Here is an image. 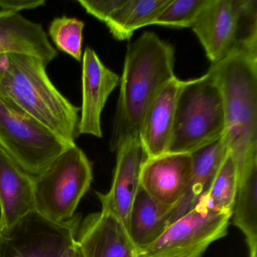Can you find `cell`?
<instances>
[{"mask_svg": "<svg viewBox=\"0 0 257 257\" xmlns=\"http://www.w3.org/2000/svg\"><path fill=\"white\" fill-rule=\"evenodd\" d=\"M208 0H171L153 25L173 28H192Z\"/></svg>", "mask_w": 257, "mask_h": 257, "instance_id": "obj_23", "label": "cell"}, {"mask_svg": "<svg viewBox=\"0 0 257 257\" xmlns=\"http://www.w3.org/2000/svg\"><path fill=\"white\" fill-rule=\"evenodd\" d=\"M45 4V0H0V9L3 11L19 13L23 10L39 8Z\"/></svg>", "mask_w": 257, "mask_h": 257, "instance_id": "obj_25", "label": "cell"}, {"mask_svg": "<svg viewBox=\"0 0 257 257\" xmlns=\"http://www.w3.org/2000/svg\"><path fill=\"white\" fill-rule=\"evenodd\" d=\"M233 223L244 234L249 256L257 252V165L248 170L237 182L233 205Z\"/></svg>", "mask_w": 257, "mask_h": 257, "instance_id": "obj_19", "label": "cell"}, {"mask_svg": "<svg viewBox=\"0 0 257 257\" xmlns=\"http://www.w3.org/2000/svg\"><path fill=\"white\" fill-rule=\"evenodd\" d=\"M223 100V138L237 169V182L257 165V56L238 54L210 64Z\"/></svg>", "mask_w": 257, "mask_h": 257, "instance_id": "obj_3", "label": "cell"}, {"mask_svg": "<svg viewBox=\"0 0 257 257\" xmlns=\"http://www.w3.org/2000/svg\"><path fill=\"white\" fill-rule=\"evenodd\" d=\"M84 27L85 23L76 18L61 16L51 22L47 34L57 49L81 61Z\"/></svg>", "mask_w": 257, "mask_h": 257, "instance_id": "obj_22", "label": "cell"}, {"mask_svg": "<svg viewBox=\"0 0 257 257\" xmlns=\"http://www.w3.org/2000/svg\"><path fill=\"white\" fill-rule=\"evenodd\" d=\"M192 173L191 154L164 153L144 161L140 186L158 202L174 207L184 195Z\"/></svg>", "mask_w": 257, "mask_h": 257, "instance_id": "obj_11", "label": "cell"}, {"mask_svg": "<svg viewBox=\"0 0 257 257\" xmlns=\"http://www.w3.org/2000/svg\"><path fill=\"white\" fill-rule=\"evenodd\" d=\"M81 215L56 222L38 212L0 229V257H61L75 240Z\"/></svg>", "mask_w": 257, "mask_h": 257, "instance_id": "obj_9", "label": "cell"}, {"mask_svg": "<svg viewBox=\"0 0 257 257\" xmlns=\"http://www.w3.org/2000/svg\"><path fill=\"white\" fill-rule=\"evenodd\" d=\"M38 58L0 53V97L70 145L79 135L80 108L55 87Z\"/></svg>", "mask_w": 257, "mask_h": 257, "instance_id": "obj_2", "label": "cell"}, {"mask_svg": "<svg viewBox=\"0 0 257 257\" xmlns=\"http://www.w3.org/2000/svg\"><path fill=\"white\" fill-rule=\"evenodd\" d=\"M237 189V169L232 156L228 151L210 189L202 197L212 208L221 213L231 214Z\"/></svg>", "mask_w": 257, "mask_h": 257, "instance_id": "obj_21", "label": "cell"}, {"mask_svg": "<svg viewBox=\"0 0 257 257\" xmlns=\"http://www.w3.org/2000/svg\"><path fill=\"white\" fill-rule=\"evenodd\" d=\"M224 128L222 94L207 72L186 81L182 89L167 153L190 154L222 137Z\"/></svg>", "mask_w": 257, "mask_h": 257, "instance_id": "obj_5", "label": "cell"}, {"mask_svg": "<svg viewBox=\"0 0 257 257\" xmlns=\"http://www.w3.org/2000/svg\"><path fill=\"white\" fill-rule=\"evenodd\" d=\"M0 147L36 177L71 145L0 97Z\"/></svg>", "mask_w": 257, "mask_h": 257, "instance_id": "obj_7", "label": "cell"}, {"mask_svg": "<svg viewBox=\"0 0 257 257\" xmlns=\"http://www.w3.org/2000/svg\"><path fill=\"white\" fill-rule=\"evenodd\" d=\"M186 81L174 77L160 90L143 121L140 140L147 159L166 153L179 95Z\"/></svg>", "mask_w": 257, "mask_h": 257, "instance_id": "obj_14", "label": "cell"}, {"mask_svg": "<svg viewBox=\"0 0 257 257\" xmlns=\"http://www.w3.org/2000/svg\"><path fill=\"white\" fill-rule=\"evenodd\" d=\"M231 214L212 208L203 197L174 221L138 257H201L210 244L225 237Z\"/></svg>", "mask_w": 257, "mask_h": 257, "instance_id": "obj_8", "label": "cell"}, {"mask_svg": "<svg viewBox=\"0 0 257 257\" xmlns=\"http://www.w3.org/2000/svg\"><path fill=\"white\" fill-rule=\"evenodd\" d=\"M223 136L190 153L192 173L184 195L171 210L169 225L194 208L210 189L219 167L228 154Z\"/></svg>", "mask_w": 257, "mask_h": 257, "instance_id": "obj_17", "label": "cell"}, {"mask_svg": "<svg viewBox=\"0 0 257 257\" xmlns=\"http://www.w3.org/2000/svg\"><path fill=\"white\" fill-rule=\"evenodd\" d=\"M191 28L210 64L238 54L257 56L256 0H208Z\"/></svg>", "mask_w": 257, "mask_h": 257, "instance_id": "obj_4", "label": "cell"}, {"mask_svg": "<svg viewBox=\"0 0 257 257\" xmlns=\"http://www.w3.org/2000/svg\"><path fill=\"white\" fill-rule=\"evenodd\" d=\"M125 0H79L78 4L88 14L106 23Z\"/></svg>", "mask_w": 257, "mask_h": 257, "instance_id": "obj_24", "label": "cell"}, {"mask_svg": "<svg viewBox=\"0 0 257 257\" xmlns=\"http://www.w3.org/2000/svg\"><path fill=\"white\" fill-rule=\"evenodd\" d=\"M76 240L83 257H138L125 225L103 210L81 222Z\"/></svg>", "mask_w": 257, "mask_h": 257, "instance_id": "obj_13", "label": "cell"}, {"mask_svg": "<svg viewBox=\"0 0 257 257\" xmlns=\"http://www.w3.org/2000/svg\"><path fill=\"white\" fill-rule=\"evenodd\" d=\"M172 208L153 199L140 186L127 223V231L138 252L157 240L168 228Z\"/></svg>", "mask_w": 257, "mask_h": 257, "instance_id": "obj_18", "label": "cell"}, {"mask_svg": "<svg viewBox=\"0 0 257 257\" xmlns=\"http://www.w3.org/2000/svg\"><path fill=\"white\" fill-rule=\"evenodd\" d=\"M175 49L157 34L145 32L127 45L120 94L109 141L111 151L140 139L143 121L162 87L174 75Z\"/></svg>", "mask_w": 257, "mask_h": 257, "instance_id": "obj_1", "label": "cell"}, {"mask_svg": "<svg viewBox=\"0 0 257 257\" xmlns=\"http://www.w3.org/2000/svg\"><path fill=\"white\" fill-rule=\"evenodd\" d=\"M82 106L79 135L103 138L101 114L120 77L102 62L95 51L87 47L82 55Z\"/></svg>", "mask_w": 257, "mask_h": 257, "instance_id": "obj_10", "label": "cell"}, {"mask_svg": "<svg viewBox=\"0 0 257 257\" xmlns=\"http://www.w3.org/2000/svg\"><path fill=\"white\" fill-rule=\"evenodd\" d=\"M116 164L110 189L106 193L96 192L101 210L116 216L127 229L129 215L140 187V175L147 159L141 140L133 139L116 150Z\"/></svg>", "mask_w": 257, "mask_h": 257, "instance_id": "obj_12", "label": "cell"}, {"mask_svg": "<svg viewBox=\"0 0 257 257\" xmlns=\"http://www.w3.org/2000/svg\"><path fill=\"white\" fill-rule=\"evenodd\" d=\"M0 53L31 55L46 66L58 55L42 25L20 13L3 10H0Z\"/></svg>", "mask_w": 257, "mask_h": 257, "instance_id": "obj_16", "label": "cell"}, {"mask_svg": "<svg viewBox=\"0 0 257 257\" xmlns=\"http://www.w3.org/2000/svg\"><path fill=\"white\" fill-rule=\"evenodd\" d=\"M171 0H125L106 22L114 38L130 40L140 28L153 25Z\"/></svg>", "mask_w": 257, "mask_h": 257, "instance_id": "obj_20", "label": "cell"}, {"mask_svg": "<svg viewBox=\"0 0 257 257\" xmlns=\"http://www.w3.org/2000/svg\"><path fill=\"white\" fill-rule=\"evenodd\" d=\"M61 257H83L80 246L76 240H75L70 247L67 248Z\"/></svg>", "mask_w": 257, "mask_h": 257, "instance_id": "obj_26", "label": "cell"}, {"mask_svg": "<svg viewBox=\"0 0 257 257\" xmlns=\"http://www.w3.org/2000/svg\"><path fill=\"white\" fill-rule=\"evenodd\" d=\"M34 210V177L0 147V229Z\"/></svg>", "mask_w": 257, "mask_h": 257, "instance_id": "obj_15", "label": "cell"}, {"mask_svg": "<svg viewBox=\"0 0 257 257\" xmlns=\"http://www.w3.org/2000/svg\"><path fill=\"white\" fill-rule=\"evenodd\" d=\"M92 179V164L82 150L71 146L34 177L36 211L53 222L70 220Z\"/></svg>", "mask_w": 257, "mask_h": 257, "instance_id": "obj_6", "label": "cell"}]
</instances>
